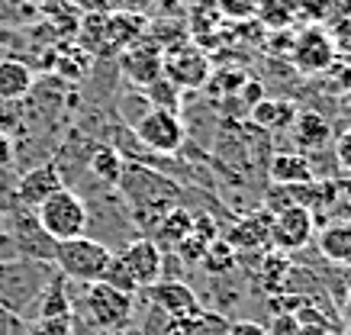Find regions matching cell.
Listing matches in <instances>:
<instances>
[{"mask_svg":"<svg viewBox=\"0 0 351 335\" xmlns=\"http://www.w3.org/2000/svg\"><path fill=\"white\" fill-rule=\"evenodd\" d=\"M117 194L123 200V206H126L132 226L142 236H152V229L158 226L161 216H168L171 210L184 206V190L174 177L136 162H126L123 177L117 184Z\"/></svg>","mask_w":351,"mask_h":335,"instance_id":"cell-1","label":"cell"},{"mask_svg":"<svg viewBox=\"0 0 351 335\" xmlns=\"http://www.w3.org/2000/svg\"><path fill=\"white\" fill-rule=\"evenodd\" d=\"M110 258H113V251H110L107 245L94 242L90 236H77V238H68V242H55L52 264L64 281L97 284L104 277Z\"/></svg>","mask_w":351,"mask_h":335,"instance_id":"cell-2","label":"cell"},{"mask_svg":"<svg viewBox=\"0 0 351 335\" xmlns=\"http://www.w3.org/2000/svg\"><path fill=\"white\" fill-rule=\"evenodd\" d=\"M32 213L52 242H68V238H77L87 232V203L71 187H62L52 197H45Z\"/></svg>","mask_w":351,"mask_h":335,"instance_id":"cell-3","label":"cell"},{"mask_svg":"<svg viewBox=\"0 0 351 335\" xmlns=\"http://www.w3.org/2000/svg\"><path fill=\"white\" fill-rule=\"evenodd\" d=\"M136 136L152 155H178L187 142V126H184L181 113H171V110L152 107L145 116L132 126Z\"/></svg>","mask_w":351,"mask_h":335,"instance_id":"cell-4","label":"cell"},{"mask_svg":"<svg viewBox=\"0 0 351 335\" xmlns=\"http://www.w3.org/2000/svg\"><path fill=\"white\" fill-rule=\"evenodd\" d=\"M138 297H142V303L155 306L168 319H193V316H200L206 310L200 293L187 281H155L152 287L138 290Z\"/></svg>","mask_w":351,"mask_h":335,"instance_id":"cell-5","label":"cell"},{"mask_svg":"<svg viewBox=\"0 0 351 335\" xmlns=\"http://www.w3.org/2000/svg\"><path fill=\"white\" fill-rule=\"evenodd\" d=\"M313 236H316V216L306 206L293 203L271 216V245L280 251H300L313 242Z\"/></svg>","mask_w":351,"mask_h":335,"instance_id":"cell-6","label":"cell"},{"mask_svg":"<svg viewBox=\"0 0 351 335\" xmlns=\"http://www.w3.org/2000/svg\"><path fill=\"white\" fill-rule=\"evenodd\" d=\"M161 75L171 77L174 84L181 87H203L210 84V58L200 52V49H193V45H178V49H171V52H161Z\"/></svg>","mask_w":351,"mask_h":335,"instance_id":"cell-7","label":"cell"},{"mask_svg":"<svg viewBox=\"0 0 351 335\" xmlns=\"http://www.w3.org/2000/svg\"><path fill=\"white\" fill-rule=\"evenodd\" d=\"M161 45L149 42L145 36L138 39V42L126 45L123 52L117 55V68H119V75L126 77V81H132V87H149L155 77L161 75Z\"/></svg>","mask_w":351,"mask_h":335,"instance_id":"cell-8","label":"cell"},{"mask_svg":"<svg viewBox=\"0 0 351 335\" xmlns=\"http://www.w3.org/2000/svg\"><path fill=\"white\" fill-rule=\"evenodd\" d=\"M62 187H64L62 168H58L55 162H39V164H32V168H26V171L16 177L13 197H16V203L20 206L36 210L45 197H52L55 190H62Z\"/></svg>","mask_w":351,"mask_h":335,"instance_id":"cell-9","label":"cell"},{"mask_svg":"<svg viewBox=\"0 0 351 335\" xmlns=\"http://www.w3.org/2000/svg\"><path fill=\"white\" fill-rule=\"evenodd\" d=\"M290 58H293L297 71H303V75H319V71L332 68V62H335L332 36H326L322 29H303V33L290 42Z\"/></svg>","mask_w":351,"mask_h":335,"instance_id":"cell-10","label":"cell"},{"mask_svg":"<svg viewBox=\"0 0 351 335\" xmlns=\"http://www.w3.org/2000/svg\"><path fill=\"white\" fill-rule=\"evenodd\" d=\"M123 264L129 268L132 281L138 284V290L152 287L155 281H161V261H165V251L152 242L149 236H136L123 251H117Z\"/></svg>","mask_w":351,"mask_h":335,"instance_id":"cell-11","label":"cell"},{"mask_svg":"<svg viewBox=\"0 0 351 335\" xmlns=\"http://www.w3.org/2000/svg\"><path fill=\"white\" fill-rule=\"evenodd\" d=\"M332 136H335L332 126L326 123L322 113H316V110H297V116L290 123V139H293L297 151H303V155L322 151L332 142Z\"/></svg>","mask_w":351,"mask_h":335,"instance_id":"cell-12","label":"cell"},{"mask_svg":"<svg viewBox=\"0 0 351 335\" xmlns=\"http://www.w3.org/2000/svg\"><path fill=\"white\" fill-rule=\"evenodd\" d=\"M123 168H126V162H123V155H119L113 145L94 142V149L87 151L84 171L94 177L100 190H117L119 177H123Z\"/></svg>","mask_w":351,"mask_h":335,"instance_id":"cell-13","label":"cell"},{"mask_svg":"<svg viewBox=\"0 0 351 335\" xmlns=\"http://www.w3.org/2000/svg\"><path fill=\"white\" fill-rule=\"evenodd\" d=\"M267 174L280 187H300V184L316 181L313 162H309L303 151H277L274 158H271V164H267Z\"/></svg>","mask_w":351,"mask_h":335,"instance_id":"cell-14","label":"cell"},{"mask_svg":"<svg viewBox=\"0 0 351 335\" xmlns=\"http://www.w3.org/2000/svg\"><path fill=\"white\" fill-rule=\"evenodd\" d=\"M223 238L235 251L265 249V245H271V213H255V216L239 219Z\"/></svg>","mask_w":351,"mask_h":335,"instance_id":"cell-15","label":"cell"},{"mask_svg":"<svg viewBox=\"0 0 351 335\" xmlns=\"http://www.w3.org/2000/svg\"><path fill=\"white\" fill-rule=\"evenodd\" d=\"M32 84H36V71H32L29 62H20L10 55L0 58V100L20 103V100L29 97Z\"/></svg>","mask_w":351,"mask_h":335,"instance_id":"cell-16","label":"cell"},{"mask_svg":"<svg viewBox=\"0 0 351 335\" xmlns=\"http://www.w3.org/2000/svg\"><path fill=\"white\" fill-rule=\"evenodd\" d=\"M191 223H193V213L187 210V206H178V210H171L168 216L158 219V226L152 229V242L158 245L161 251H174L178 245H181L184 238H187V232H191Z\"/></svg>","mask_w":351,"mask_h":335,"instance_id":"cell-17","label":"cell"},{"mask_svg":"<svg viewBox=\"0 0 351 335\" xmlns=\"http://www.w3.org/2000/svg\"><path fill=\"white\" fill-rule=\"evenodd\" d=\"M297 116V103L293 100H258L252 107V123L265 132H284Z\"/></svg>","mask_w":351,"mask_h":335,"instance_id":"cell-18","label":"cell"},{"mask_svg":"<svg viewBox=\"0 0 351 335\" xmlns=\"http://www.w3.org/2000/svg\"><path fill=\"white\" fill-rule=\"evenodd\" d=\"M319 251L335 264H348L351 268V219L329 223L319 232Z\"/></svg>","mask_w":351,"mask_h":335,"instance_id":"cell-19","label":"cell"},{"mask_svg":"<svg viewBox=\"0 0 351 335\" xmlns=\"http://www.w3.org/2000/svg\"><path fill=\"white\" fill-rule=\"evenodd\" d=\"M117 116H119V123L126 126V129H132L138 119L145 116L152 110V103H149V97H145V90H138V87H132V90H123L117 97Z\"/></svg>","mask_w":351,"mask_h":335,"instance_id":"cell-20","label":"cell"},{"mask_svg":"<svg viewBox=\"0 0 351 335\" xmlns=\"http://www.w3.org/2000/svg\"><path fill=\"white\" fill-rule=\"evenodd\" d=\"M145 90V97H149L152 107H158V110H171V113H181V87L174 84L171 77L158 75L155 81H152L149 87H142Z\"/></svg>","mask_w":351,"mask_h":335,"instance_id":"cell-21","label":"cell"},{"mask_svg":"<svg viewBox=\"0 0 351 335\" xmlns=\"http://www.w3.org/2000/svg\"><path fill=\"white\" fill-rule=\"evenodd\" d=\"M39 16V7L29 0H0V26L3 29H23Z\"/></svg>","mask_w":351,"mask_h":335,"instance_id":"cell-22","label":"cell"},{"mask_svg":"<svg viewBox=\"0 0 351 335\" xmlns=\"http://www.w3.org/2000/svg\"><path fill=\"white\" fill-rule=\"evenodd\" d=\"M100 281L107 284V287H113V290H123V293H129V297H138V284L132 281V274H129V268L123 264L119 255L110 258V264H107V271H104Z\"/></svg>","mask_w":351,"mask_h":335,"instance_id":"cell-23","label":"cell"},{"mask_svg":"<svg viewBox=\"0 0 351 335\" xmlns=\"http://www.w3.org/2000/svg\"><path fill=\"white\" fill-rule=\"evenodd\" d=\"M23 126V107L13 100H0V136H16Z\"/></svg>","mask_w":351,"mask_h":335,"instance_id":"cell-24","label":"cell"},{"mask_svg":"<svg viewBox=\"0 0 351 335\" xmlns=\"http://www.w3.org/2000/svg\"><path fill=\"white\" fill-rule=\"evenodd\" d=\"M0 335H29V323L20 313L0 306Z\"/></svg>","mask_w":351,"mask_h":335,"instance_id":"cell-25","label":"cell"},{"mask_svg":"<svg viewBox=\"0 0 351 335\" xmlns=\"http://www.w3.org/2000/svg\"><path fill=\"white\" fill-rule=\"evenodd\" d=\"M332 151H335V162H339L341 171L351 174V129L332 136Z\"/></svg>","mask_w":351,"mask_h":335,"instance_id":"cell-26","label":"cell"},{"mask_svg":"<svg viewBox=\"0 0 351 335\" xmlns=\"http://www.w3.org/2000/svg\"><path fill=\"white\" fill-rule=\"evenodd\" d=\"M267 335H297L300 323L293 313H274V319H271V325H265Z\"/></svg>","mask_w":351,"mask_h":335,"instance_id":"cell-27","label":"cell"},{"mask_svg":"<svg viewBox=\"0 0 351 335\" xmlns=\"http://www.w3.org/2000/svg\"><path fill=\"white\" fill-rule=\"evenodd\" d=\"M110 10L117 13H132V16H142V13H149L155 7V0H107Z\"/></svg>","mask_w":351,"mask_h":335,"instance_id":"cell-28","label":"cell"},{"mask_svg":"<svg viewBox=\"0 0 351 335\" xmlns=\"http://www.w3.org/2000/svg\"><path fill=\"white\" fill-rule=\"evenodd\" d=\"M226 335H267V329L255 319H239V323H229Z\"/></svg>","mask_w":351,"mask_h":335,"instance_id":"cell-29","label":"cell"},{"mask_svg":"<svg viewBox=\"0 0 351 335\" xmlns=\"http://www.w3.org/2000/svg\"><path fill=\"white\" fill-rule=\"evenodd\" d=\"M335 26H339V29H335V39H332V45H339L341 52L351 55V16H341Z\"/></svg>","mask_w":351,"mask_h":335,"instance_id":"cell-30","label":"cell"},{"mask_svg":"<svg viewBox=\"0 0 351 335\" xmlns=\"http://www.w3.org/2000/svg\"><path fill=\"white\" fill-rule=\"evenodd\" d=\"M68 3H71L81 16H87V13H107L110 10L107 0H68Z\"/></svg>","mask_w":351,"mask_h":335,"instance_id":"cell-31","label":"cell"},{"mask_svg":"<svg viewBox=\"0 0 351 335\" xmlns=\"http://www.w3.org/2000/svg\"><path fill=\"white\" fill-rule=\"evenodd\" d=\"M297 335H332V325H319V323H300Z\"/></svg>","mask_w":351,"mask_h":335,"instance_id":"cell-32","label":"cell"},{"mask_svg":"<svg viewBox=\"0 0 351 335\" xmlns=\"http://www.w3.org/2000/svg\"><path fill=\"white\" fill-rule=\"evenodd\" d=\"M94 335H138V329H132V323H129V325H119V329H104V332H94Z\"/></svg>","mask_w":351,"mask_h":335,"instance_id":"cell-33","label":"cell"},{"mask_svg":"<svg viewBox=\"0 0 351 335\" xmlns=\"http://www.w3.org/2000/svg\"><path fill=\"white\" fill-rule=\"evenodd\" d=\"M341 319H345V323L351 325V290H348V297L341 300Z\"/></svg>","mask_w":351,"mask_h":335,"instance_id":"cell-34","label":"cell"},{"mask_svg":"<svg viewBox=\"0 0 351 335\" xmlns=\"http://www.w3.org/2000/svg\"><path fill=\"white\" fill-rule=\"evenodd\" d=\"M3 55H7V52H3V49H0V58H3Z\"/></svg>","mask_w":351,"mask_h":335,"instance_id":"cell-35","label":"cell"}]
</instances>
